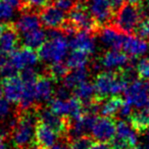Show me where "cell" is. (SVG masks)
<instances>
[{
    "instance_id": "ee69618b",
    "label": "cell",
    "mask_w": 149,
    "mask_h": 149,
    "mask_svg": "<svg viewBox=\"0 0 149 149\" xmlns=\"http://www.w3.org/2000/svg\"><path fill=\"white\" fill-rule=\"evenodd\" d=\"M126 1H128L131 4H139L140 2H142L143 0H126Z\"/></svg>"
},
{
    "instance_id": "7a4b0ae2",
    "label": "cell",
    "mask_w": 149,
    "mask_h": 149,
    "mask_svg": "<svg viewBox=\"0 0 149 149\" xmlns=\"http://www.w3.org/2000/svg\"><path fill=\"white\" fill-rule=\"evenodd\" d=\"M68 36L63 32L57 29L50 30L46 42L38 49L39 59L48 64L62 61L68 54Z\"/></svg>"
},
{
    "instance_id": "ac0fdd59",
    "label": "cell",
    "mask_w": 149,
    "mask_h": 149,
    "mask_svg": "<svg viewBox=\"0 0 149 149\" xmlns=\"http://www.w3.org/2000/svg\"><path fill=\"white\" fill-rule=\"evenodd\" d=\"M127 34L116 27H103L99 32V40L102 45L110 49H122Z\"/></svg>"
},
{
    "instance_id": "6da1fadb",
    "label": "cell",
    "mask_w": 149,
    "mask_h": 149,
    "mask_svg": "<svg viewBox=\"0 0 149 149\" xmlns=\"http://www.w3.org/2000/svg\"><path fill=\"white\" fill-rule=\"evenodd\" d=\"M38 122V109L19 110L10 125L11 142L17 149H28L34 144L35 130Z\"/></svg>"
},
{
    "instance_id": "ba28073f",
    "label": "cell",
    "mask_w": 149,
    "mask_h": 149,
    "mask_svg": "<svg viewBox=\"0 0 149 149\" xmlns=\"http://www.w3.org/2000/svg\"><path fill=\"white\" fill-rule=\"evenodd\" d=\"M125 100L136 108L149 106V83L134 80L125 91Z\"/></svg>"
},
{
    "instance_id": "8d00e7d4",
    "label": "cell",
    "mask_w": 149,
    "mask_h": 149,
    "mask_svg": "<svg viewBox=\"0 0 149 149\" xmlns=\"http://www.w3.org/2000/svg\"><path fill=\"white\" fill-rule=\"evenodd\" d=\"M125 1H126V0H109V2H110V4H111V7L114 13L120 10V9L124 6Z\"/></svg>"
},
{
    "instance_id": "8992f818",
    "label": "cell",
    "mask_w": 149,
    "mask_h": 149,
    "mask_svg": "<svg viewBox=\"0 0 149 149\" xmlns=\"http://www.w3.org/2000/svg\"><path fill=\"white\" fill-rule=\"evenodd\" d=\"M139 133L130 124L120 120L116 123V133L110 141L111 149H135L138 145Z\"/></svg>"
},
{
    "instance_id": "bcb514c9",
    "label": "cell",
    "mask_w": 149,
    "mask_h": 149,
    "mask_svg": "<svg viewBox=\"0 0 149 149\" xmlns=\"http://www.w3.org/2000/svg\"><path fill=\"white\" fill-rule=\"evenodd\" d=\"M2 95V85H1V81H0V96Z\"/></svg>"
},
{
    "instance_id": "e0dca14e",
    "label": "cell",
    "mask_w": 149,
    "mask_h": 149,
    "mask_svg": "<svg viewBox=\"0 0 149 149\" xmlns=\"http://www.w3.org/2000/svg\"><path fill=\"white\" fill-rule=\"evenodd\" d=\"M70 46L74 50H80L87 54L94 53L96 49L95 38L91 32L77 31L74 35L70 36Z\"/></svg>"
},
{
    "instance_id": "7c38bea8",
    "label": "cell",
    "mask_w": 149,
    "mask_h": 149,
    "mask_svg": "<svg viewBox=\"0 0 149 149\" xmlns=\"http://www.w3.org/2000/svg\"><path fill=\"white\" fill-rule=\"evenodd\" d=\"M9 61L17 70L27 68H33L39 61V55L34 49L29 47H19L9 54Z\"/></svg>"
},
{
    "instance_id": "4dcf8cb0",
    "label": "cell",
    "mask_w": 149,
    "mask_h": 149,
    "mask_svg": "<svg viewBox=\"0 0 149 149\" xmlns=\"http://www.w3.org/2000/svg\"><path fill=\"white\" fill-rule=\"evenodd\" d=\"M51 0H23L21 10H42L48 6Z\"/></svg>"
},
{
    "instance_id": "83f0119b",
    "label": "cell",
    "mask_w": 149,
    "mask_h": 149,
    "mask_svg": "<svg viewBox=\"0 0 149 149\" xmlns=\"http://www.w3.org/2000/svg\"><path fill=\"white\" fill-rule=\"evenodd\" d=\"M88 70L84 68H74L66 74L65 77L62 79V85L68 89L72 90L83 82L87 81Z\"/></svg>"
},
{
    "instance_id": "d6986e66",
    "label": "cell",
    "mask_w": 149,
    "mask_h": 149,
    "mask_svg": "<svg viewBox=\"0 0 149 149\" xmlns=\"http://www.w3.org/2000/svg\"><path fill=\"white\" fill-rule=\"evenodd\" d=\"M38 118L41 122L45 123L46 125L51 127L60 136H64L68 134V120L60 116H57L53 111H51L49 108L38 110Z\"/></svg>"
},
{
    "instance_id": "60d3db41",
    "label": "cell",
    "mask_w": 149,
    "mask_h": 149,
    "mask_svg": "<svg viewBox=\"0 0 149 149\" xmlns=\"http://www.w3.org/2000/svg\"><path fill=\"white\" fill-rule=\"evenodd\" d=\"M49 149H70V146L68 144H66L65 142H59L54 144L51 148Z\"/></svg>"
},
{
    "instance_id": "d590c367",
    "label": "cell",
    "mask_w": 149,
    "mask_h": 149,
    "mask_svg": "<svg viewBox=\"0 0 149 149\" xmlns=\"http://www.w3.org/2000/svg\"><path fill=\"white\" fill-rule=\"evenodd\" d=\"M74 0H55L54 5H56L58 8H60L64 13H66V11H70L74 6Z\"/></svg>"
},
{
    "instance_id": "e575fe53",
    "label": "cell",
    "mask_w": 149,
    "mask_h": 149,
    "mask_svg": "<svg viewBox=\"0 0 149 149\" xmlns=\"http://www.w3.org/2000/svg\"><path fill=\"white\" fill-rule=\"evenodd\" d=\"M10 112V105H9V101L5 97H2V95L0 96V120H3L6 118Z\"/></svg>"
},
{
    "instance_id": "277c9868",
    "label": "cell",
    "mask_w": 149,
    "mask_h": 149,
    "mask_svg": "<svg viewBox=\"0 0 149 149\" xmlns=\"http://www.w3.org/2000/svg\"><path fill=\"white\" fill-rule=\"evenodd\" d=\"M145 17L143 13L142 8L138 6V4H125L116 15V19L113 21L114 27L120 32L125 34L135 33Z\"/></svg>"
},
{
    "instance_id": "3957f363",
    "label": "cell",
    "mask_w": 149,
    "mask_h": 149,
    "mask_svg": "<svg viewBox=\"0 0 149 149\" xmlns=\"http://www.w3.org/2000/svg\"><path fill=\"white\" fill-rule=\"evenodd\" d=\"M93 84L95 86L96 97L100 101L109 96L125 93L129 86V80L122 72L105 70L96 76Z\"/></svg>"
},
{
    "instance_id": "7402d4cb",
    "label": "cell",
    "mask_w": 149,
    "mask_h": 149,
    "mask_svg": "<svg viewBox=\"0 0 149 149\" xmlns=\"http://www.w3.org/2000/svg\"><path fill=\"white\" fill-rule=\"evenodd\" d=\"M123 50L130 57H140L146 54L149 50V44L144 40V38L138 35H128L123 45Z\"/></svg>"
},
{
    "instance_id": "74e56055",
    "label": "cell",
    "mask_w": 149,
    "mask_h": 149,
    "mask_svg": "<svg viewBox=\"0 0 149 149\" xmlns=\"http://www.w3.org/2000/svg\"><path fill=\"white\" fill-rule=\"evenodd\" d=\"M8 54L4 53V52L0 51V70H2L3 68H4L5 64L8 62L9 60V57H8Z\"/></svg>"
},
{
    "instance_id": "4316f807",
    "label": "cell",
    "mask_w": 149,
    "mask_h": 149,
    "mask_svg": "<svg viewBox=\"0 0 149 149\" xmlns=\"http://www.w3.org/2000/svg\"><path fill=\"white\" fill-rule=\"evenodd\" d=\"M74 95L77 98H79L84 103V105L91 103L95 100H98L97 97H96L95 86H94L93 83H90L88 81L83 82L74 88Z\"/></svg>"
},
{
    "instance_id": "2e32d148",
    "label": "cell",
    "mask_w": 149,
    "mask_h": 149,
    "mask_svg": "<svg viewBox=\"0 0 149 149\" xmlns=\"http://www.w3.org/2000/svg\"><path fill=\"white\" fill-rule=\"evenodd\" d=\"M96 114L85 112L80 118L68 120V134L72 137V139L87 135L88 133L91 132L92 126H93Z\"/></svg>"
},
{
    "instance_id": "8fae6325",
    "label": "cell",
    "mask_w": 149,
    "mask_h": 149,
    "mask_svg": "<svg viewBox=\"0 0 149 149\" xmlns=\"http://www.w3.org/2000/svg\"><path fill=\"white\" fill-rule=\"evenodd\" d=\"M86 5L99 27L106 25L112 19L114 11L109 0H88Z\"/></svg>"
},
{
    "instance_id": "f6af8a7d",
    "label": "cell",
    "mask_w": 149,
    "mask_h": 149,
    "mask_svg": "<svg viewBox=\"0 0 149 149\" xmlns=\"http://www.w3.org/2000/svg\"><path fill=\"white\" fill-rule=\"evenodd\" d=\"M28 149H41V148H39V147L37 146V145H35V144H33L31 147H29Z\"/></svg>"
},
{
    "instance_id": "ab89813d",
    "label": "cell",
    "mask_w": 149,
    "mask_h": 149,
    "mask_svg": "<svg viewBox=\"0 0 149 149\" xmlns=\"http://www.w3.org/2000/svg\"><path fill=\"white\" fill-rule=\"evenodd\" d=\"M8 4H10L13 8H17L21 10L22 9V4H23V0H5Z\"/></svg>"
},
{
    "instance_id": "5b68a950",
    "label": "cell",
    "mask_w": 149,
    "mask_h": 149,
    "mask_svg": "<svg viewBox=\"0 0 149 149\" xmlns=\"http://www.w3.org/2000/svg\"><path fill=\"white\" fill-rule=\"evenodd\" d=\"M48 108L57 116L68 118V120L78 118L85 113V105L74 95L65 99L57 96L52 97L48 104Z\"/></svg>"
},
{
    "instance_id": "5bb4252c",
    "label": "cell",
    "mask_w": 149,
    "mask_h": 149,
    "mask_svg": "<svg viewBox=\"0 0 149 149\" xmlns=\"http://www.w3.org/2000/svg\"><path fill=\"white\" fill-rule=\"evenodd\" d=\"M40 21L44 27L50 30L61 29L66 23L65 13L56 5H48L40 10Z\"/></svg>"
},
{
    "instance_id": "b9f144b4",
    "label": "cell",
    "mask_w": 149,
    "mask_h": 149,
    "mask_svg": "<svg viewBox=\"0 0 149 149\" xmlns=\"http://www.w3.org/2000/svg\"><path fill=\"white\" fill-rule=\"evenodd\" d=\"M0 149H7L6 142H5L4 133L0 131Z\"/></svg>"
},
{
    "instance_id": "7bdbcfd3",
    "label": "cell",
    "mask_w": 149,
    "mask_h": 149,
    "mask_svg": "<svg viewBox=\"0 0 149 149\" xmlns=\"http://www.w3.org/2000/svg\"><path fill=\"white\" fill-rule=\"evenodd\" d=\"M6 26H7L6 22H0V35H1V34L3 33V31L5 30Z\"/></svg>"
},
{
    "instance_id": "52a82bcc",
    "label": "cell",
    "mask_w": 149,
    "mask_h": 149,
    "mask_svg": "<svg viewBox=\"0 0 149 149\" xmlns=\"http://www.w3.org/2000/svg\"><path fill=\"white\" fill-rule=\"evenodd\" d=\"M68 22L78 31H87L93 33L99 28L98 24L88 10L87 5H84L83 3H78L70 9Z\"/></svg>"
},
{
    "instance_id": "836d02e7",
    "label": "cell",
    "mask_w": 149,
    "mask_h": 149,
    "mask_svg": "<svg viewBox=\"0 0 149 149\" xmlns=\"http://www.w3.org/2000/svg\"><path fill=\"white\" fill-rule=\"evenodd\" d=\"M13 9L15 8L5 0H0V22L11 19L13 15Z\"/></svg>"
},
{
    "instance_id": "f1b7e54d",
    "label": "cell",
    "mask_w": 149,
    "mask_h": 149,
    "mask_svg": "<svg viewBox=\"0 0 149 149\" xmlns=\"http://www.w3.org/2000/svg\"><path fill=\"white\" fill-rule=\"evenodd\" d=\"M66 64L70 68H84L89 62V54L80 50H72L66 57Z\"/></svg>"
},
{
    "instance_id": "7dc6e473",
    "label": "cell",
    "mask_w": 149,
    "mask_h": 149,
    "mask_svg": "<svg viewBox=\"0 0 149 149\" xmlns=\"http://www.w3.org/2000/svg\"><path fill=\"white\" fill-rule=\"evenodd\" d=\"M74 2H78V3H82L83 1H85V0H74Z\"/></svg>"
},
{
    "instance_id": "603a6c76",
    "label": "cell",
    "mask_w": 149,
    "mask_h": 149,
    "mask_svg": "<svg viewBox=\"0 0 149 149\" xmlns=\"http://www.w3.org/2000/svg\"><path fill=\"white\" fill-rule=\"evenodd\" d=\"M19 34H24L41 27L40 17L32 10H26L15 24Z\"/></svg>"
},
{
    "instance_id": "ffe728a7",
    "label": "cell",
    "mask_w": 149,
    "mask_h": 149,
    "mask_svg": "<svg viewBox=\"0 0 149 149\" xmlns=\"http://www.w3.org/2000/svg\"><path fill=\"white\" fill-rule=\"evenodd\" d=\"M54 82L55 81L49 74L39 76L35 84L36 102L43 103V102H49L51 100L55 93Z\"/></svg>"
},
{
    "instance_id": "484cf974",
    "label": "cell",
    "mask_w": 149,
    "mask_h": 149,
    "mask_svg": "<svg viewBox=\"0 0 149 149\" xmlns=\"http://www.w3.org/2000/svg\"><path fill=\"white\" fill-rule=\"evenodd\" d=\"M130 125L140 134L146 132L149 129V107L137 108L135 111L132 112L130 116Z\"/></svg>"
},
{
    "instance_id": "681fc988",
    "label": "cell",
    "mask_w": 149,
    "mask_h": 149,
    "mask_svg": "<svg viewBox=\"0 0 149 149\" xmlns=\"http://www.w3.org/2000/svg\"><path fill=\"white\" fill-rule=\"evenodd\" d=\"M146 38H148V40H149V33H148V35H147V37Z\"/></svg>"
},
{
    "instance_id": "cb8c5ba5",
    "label": "cell",
    "mask_w": 149,
    "mask_h": 149,
    "mask_svg": "<svg viewBox=\"0 0 149 149\" xmlns=\"http://www.w3.org/2000/svg\"><path fill=\"white\" fill-rule=\"evenodd\" d=\"M19 38L24 46L34 50H38L47 40V33L40 27L38 29L22 34Z\"/></svg>"
},
{
    "instance_id": "1f68e13d",
    "label": "cell",
    "mask_w": 149,
    "mask_h": 149,
    "mask_svg": "<svg viewBox=\"0 0 149 149\" xmlns=\"http://www.w3.org/2000/svg\"><path fill=\"white\" fill-rule=\"evenodd\" d=\"M93 140L87 135L74 138L70 143V149H91Z\"/></svg>"
},
{
    "instance_id": "d6a6232c",
    "label": "cell",
    "mask_w": 149,
    "mask_h": 149,
    "mask_svg": "<svg viewBox=\"0 0 149 149\" xmlns=\"http://www.w3.org/2000/svg\"><path fill=\"white\" fill-rule=\"evenodd\" d=\"M137 76L141 80H148L149 79V57H143L137 62L136 66Z\"/></svg>"
},
{
    "instance_id": "9c48e42d",
    "label": "cell",
    "mask_w": 149,
    "mask_h": 149,
    "mask_svg": "<svg viewBox=\"0 0 149 149\" xmlns=\"http://www.w3.org/2000/svg\"><path fill=\"white\" fill-rule=\"evenodd\" d=\"M90 133L97 142H110L116 136V123L109 116H96Z\"/></svg>"
},
{
    "instance_id": "f546056e",
    "label": "cell",
    "mask_w": 149,
    "mask_h": 149,
    "mask_svg": "<svg viewBox=\"0 0 149 149\" xmlns=\"http://www.w3.org/2000/svg\"><path fill=\"white\" fill-rule=\"evenodd\" d=\"M70 68L68 66L66 62L59 61L55 62V63L49 64V68H48V74L54 81H59L62 80L66 76L68 72H70Z\"/></svg>"
},
{
    "instance_id": "c3c4849f",
    "label": "cell",
    "mask_w": 149,
    "mask_h": 149,
    "mask_svg": "<svg viewBox=\"0 0 149 149\" xmlns=\"http://www.w3.org/2000/svg\"><path fill=\"white\" fill-rule=\"evenodd\" d=\"M146 4H147V8L149 10V0H146Z\"/></svg>"
},
{
    "instance_id": "4fadbf2b",
    "label": "cell",
    "mask_w": 149,
    "mask_h": 149,
    "mask_svg": "<svg viewBox=\"0 0 149 149\" xmlns=\"http://www.w3.org/2000/svg\"><path fill=\"white\" fill-rule=\"evenodd\" d=\"M60 135L55 130L46 125L45 123L41 122L38 118L37 125L35 130V141L34 144L37 145L41 149H49L57 143Z\"/></svg>"
},
{
    "instance_id": "d4e9b609",
    "label": "cell",
    "mask_w": 149,
    "mask_h": 149,
    "mask_svg": "<svg viewBox=\"0 0 149 149\" xmlns=\"http://www.w3.org/2000/svg\"><path fill=\"white\" fill-rule=\"evenodd\" d=\"M125 99H123L120 95L109 96L99 102V113L104 116L113 118L118 114L120 107L124 104Z\"/></svg>"
},
{
    "instance_id": "f35d334b",
    "label": "cell",
    "mask_w": 149,
    "mask_h": 149,
    "mask_svg": "<svg viewBox=\"0 0 149 149\" xmlns=\"http://www.w3.org/2000/svg\"><path fill=\"white\" fill-rule=\"evenodd\" d=\"M91 149H111V146L104 142H96L93 143Z\"/></svg>"
},
{
    "instance_id": "44dd1931",
    "label": "cell",
    "mask_w": 149,
    "mask_h": 149,
    "mask_svg": "<svg viewBox=\"0 0 149 149\" xmlns=\"http://www.w3.org/2000/svg\"><path fill=\"white\" fill-rule=\"evenodd\" d=\"M19 42H21V38L17 30L15 29V24L7 23L5 30L0 35V51L9 55L19 48Z\"/></svg>"
},
{
    "instance_id": "9a60e30c",
    "label": "cell",
    "mask_w": 149,
    "mask_h": 149,
    "mask_svg": "<svg viewBox=\"0 0 149 149\" xmlns=\"http://www.w3.org/2000/svg\"><path fill=\"white\" fill-rule=\"evenodd\" d=\"M2 94L10 103L19 104L24 91V83L17 74L8 76L1 79Z\"/></svg>"
},
{
    "instance_id": "30bf717a",
    "label": "cell",
    "mask_w": 149,
    "mask_h": 149,
    "mask_svg": "<svg viewBox=\"0 0 149 149\" xmlns=\"http://www.w3.org/2000/svg\"><path fill=\"white\" fill-rule=\"evenodd\" d=\"M130 56L120 49H110L105 51L99 58L98 68H103L107 70L120 72L130 65Z\"/></svg>"
}]
</instances>
